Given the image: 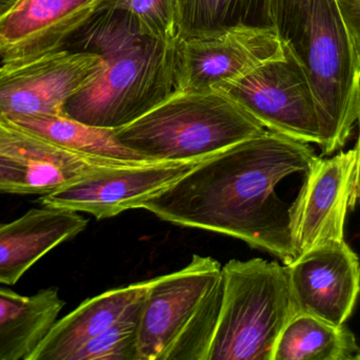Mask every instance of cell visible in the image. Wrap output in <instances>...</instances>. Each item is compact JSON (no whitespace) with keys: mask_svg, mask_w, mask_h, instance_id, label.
Returning a JSON list of instances; mask_svg holds the SVG:
<instances>
[{"mask_svg":"<svg viewBox=\"0 0 360 360\" xmlns=\"http://www.w3.org/2000/svg\"><path fill=\"white\" fill-rule=\"evenodd\" d=\"M103 0H20L0 19L2 65L38 58L63 49Z\"/></svg>","mask_w":360,"mask_h":360,"instance_id":"cell-13","label":"cell"},{"mask_svg":"<svg viewBox=\"0 0 360 360\" xmlns=\"http://www.w3.org/2000/svg\"><path fill=\"white\" fill-rule=\"evenodd\" d=\"M266 129L220 90L177 92L134 122L118 141L160 162L203 160Z\"/></svg>","mask_w":360,"mask_h":360,"instance_id":"cell-5","label":"cell"},{"mask_svg":"<svg viewBox=\"0 0 360 360\" xmlns=\"http://www.w3.org/2000/svg\"><path fill=\"white\" fill-rule=\"evenodd\" d=\"M0 154L25 169V194L40 196L101 171L146 163L86 156L4 125H0Z\"/></svg>","mask_w":360,"mask_h":360,"instance_id":"cell-14","label":"cell"},{"mask_svg":"<svg viewBox=\"0 0 360 360\" xmlns=\"http://www.w3.org/2000/svg\"><path fill=\"white\" fill-rule=\"evenodd\" d=\"M221 310L207 360H272L298 312L287 266L262 258L222 266Z\"/></svg>","mask_w":360,"mask_h":360,"instance_id":"cell-6","label":"cell"},{"mask_svg":"<svg viewBox=\"0 0 360 360\" xmlns=\"http://www.w3.org/2000/svg\"><path fill=\"white\" fill-rule=\"evenodd\" d=\"M0 192L25 194V169L8 156L0 154Z\"/></svg>","mask_w":360,"mask_h":360,"instance_id":"cell-23","label":"cell"},{"mask_svg":"<svg viewBox=\"0 0 360 360\" xmlns=\"http://www.w3.org/2000/svg\"><path fill=\"white\" fill-rule=\"evenodd\" d=\"M0 125L86 156L129 162H160L148 160L122 145L115 137L114 129L84 124L63 114L15 116Z\"/></svg>","mask_w":360,"mask_h":360,"instance_id":"cell-18","label":"cell"},{"mask_svg":"<svg viewBox=\"0 0 360 360\" xmlns=\"http://www.w3.org/2000/svg\"><path fill=\"white\" fill-rule=\"evenodd\" d=\"M177 42L146 35L130 13L103 1L61 49L103 59L101 71L65 103L63 116L110 129L134 122L179 92Z\"/></svg>","mask_w":360,"mask_h":360,"instance_id":"cell-2","label":"cell"},{"mask_svg":"<svg viewBox=\"0 0 360 360\" xmlns=\"http://www.w3.org/2000/svg\"><path fill=\"white\" fill-rule=\"evenodd\" d=\"M63 306L56 287L22 296L0 287V360H29Z\"/></svg>","mask_w":360,"mask_h":360,"instance_id":"cell-17","label":"cell"},{"mask_svg":"<svg viewBox=\"0 0 360 360\" xmlns=\"http://www.w3.org/2000/svg\"><path fill=\"white\" fill-rule=\"evenodd\" d=\"M355 360H360V351L359 352V354L356 355V357H355Z\"/></svg>","mask_w":360,"mask_h":360,"instance_id":"cell-27","label":"cell"},{"mask_svg":"<svg viewBox=\"0 0 360 360\" xmlns=\"http://www.w3.org/2000/svg\"><path fill=\"white\" fill-rule=\"evenodd\" d=\"M143 302L133 306L101 335L75 351L69 360H139L137 340Z\"/></svg>","mask_w":360,"mask_h":360,"instance_id":"cell-21","label":"cell"},{"mask_svg":"<svg viewBox=\"0 0 360 360\" xmlns=\"http://www.w3.org/2000/svg\"><path fill=\"white\" fill-rule=\"evenodd\" d=\"M270 25L312 89L323 156L350 139L360 105V61L338 0H266Z\"/></svg>","mask_w":360,"mask_h":360,"instance_id":"cell-3","label":"cell"},{"mask_svg":"<svg viewBox=\"0 0 360 360\" xmlns=\"http://www.w3.org/2000/svg\"><path fill=\"white\" fill-rule=\"evenodd\" d=\"M103 69L101 55L59 50L0 67V124L20 116L63 114L65 103Z\"/></svg>","mask_w":360,"mask_h":360,"instance_id":"cell-8","label":"cell"},{"mask_svg":"<svg viewBox=\"0 0 360 360\" xmlns=\"http://www.w3.org/2000/svg\"><path fill=\"white\" fill-rule=\"evenodd\" d=\"M285 55V48L270 25L231 27L179 39V92L216 90Z\"/></svg>","mask_w":360,"mask_h":360,"instance_id":"cell-9","label":"cell"},{"mask_svg":"<svg viewBox=\"0 0 360 360\" xmlns=\"http://www.w3.org/2000/svg\"><path fill=\"white\" fill-rule=\"evenodd\" d=\"M356 152L317 159L304 173L289 207V228L297 258L331 241L345 240V224L354 184Z\"/></svg>","mask_w":360,"mask_h":360,"instance_id":"cell-11","label":"cell"},{"mask_svg":"<svg viewBox=\"0 0 360 360\" xmlns=\"http://www.w3.org/2000/svg\"><path fill=\"white\" fill-rule=\"evenodd\" d=\"M357 122H359V135L355 146L356 152V164H355L354 184H353L352 197H351L350 209H353L360 204V105L359 113H357Z\"/></svg>","mask_w":360,"mask_h":360,"instance_id":"cell-25","label":"cell"},{"mask_svg":"<svg viewBox=\"0 0 360 360\" xmlns=\"http://www.w3.org/2000/svg\"><path fill=\"white\" fill-rule=\"evenodd\" d=\"M86 225L88 219L77 211L44 205L0 224V285L18 283L36 262Z\"/></svg>","mask_w":360,"mask_h":360,"instance_id":"cell-15","label":"cell"},{"mask_svg":"<svg viewBox=\"0 0 360 360\" xmlns=\"http://www.w3.org/2000/svg\"><path fill=\"white\" fill-rule=\"evenodd\" d=\"M149 283L110 290L82 302L67 316L57 319L29 360H69L75 351L143 302Z\"/></svg>","mask_w":360,"mask_h":360,"instance_id":"cell-16","label":"cell"},{"mask_svg":"<svg viewBox=\"0 0 360 360\" xmlns=\"http://www.w3.org/2000/svg\"><path fill=\"white\" fill-rule=\"evenodd\" d=\"M287 268L298 312L334 325L347 323L360 293V262L346 241L319 245Z\"/></svg>","mask_w":360,"mask_h":360,"instance_id":"cell-12","label":"cell"},{"mask_svg":"<svg viewBox=\"0 0 360 360\" xmlns=\"http://www.w3.org/2000/svg\"><path fill=\"white\" fill-rule=\"evenodd\" d=\"M359 351L346 325L297 312L281 331L272 360H355Z\"/></svg>","mask_w":360,"mask_h":360,"instance_id":"cell-19","label":"cell"},{"mask_svg":"<svg viewBox=\"0 0 360 360\" xmlns=\"http://www.w3.org/2000/svg\"><path fill=\"white\" fill-rule=\"evenodd\" d=\"M177 38L270 25L266 0H175Z\"/></svg>","mask_w":360,"mask_h":360,"instance_id":"cell-20","label":"cell"},{"mask_svg":"<svg viewBox=\"0 0 360 360\" xmlns=\"http://www.w3.org/2000/svg\"><path fill=\"white\" fill-rule=\"evenodd\" d=\"M20 0H0V19L8 14Z\"/></svg>","mask_w":360,"mask_h":360,"instance_id":"cell-26","label":"cell"},{"mask_svg":"<svg viewBox=\"0 0 360 360\" xmlns=\"http://www.w3.org/2000/svg\"><path fill=\"white\" fill-rule=\"evenodd\" d=\"M222 266L194 255L151 279L139 314V360H207L221 310Z\"/></svg>","mask_w":360,"mask_h":360,"instance_id":"cell-4","label":"cell"},{"mask_svg":"<svg viewBox=\"0 0 360 360\" xmlns=\"http://www.w3.org/2000/svg\"><path fill=\"white\" fill-rule=\"evenodd\" d=\"M203 160L146 162L101 171L44 194L39 203L89 213L98 220L116 217L141 209Z\"/></svg>","mask_w":360,"mask_h":360,"instance_id":"cell-10","label":"cell"},{"mask_svg":"<svg viewBox=\"0 0 360 360\" xmlns=\"http://www.w3.org/2000/svg\"><path fill=\"white\" fill-rule=\"evenodd\" d=\"M309 144L266 129L197 164L141 209L166 222L239 239L289 266L297 259L277 188L316 162Z\"/></svg>","mask_w":360,"mask_h":360,"instance_id":"cell-1","label":"cell"},{"mask_svg":"<svg viewBox=\"0 0 360 360\" xmlns=\"http://www.w3.org/2000/svg\"><path fill=\"white\" fill-rule=\"evenodd\" d=\"M338 4L360 61V0H338Z\"/></svg>","mask_w":360,"mask_h":360,"instance_id":"cell-24","label":"cell"},{"mask_svg":"<svg viewBox=\"0 0 360 360\" xmlns=\"http://www.w3.org/2000/svg\"><path fill=\"white\" fill-rule=\"evenodd\" d=\"M216 90L234 99L268 130L323 147L321 116L312 89L287 51L281 58L266 61Z\"/></svg>","mask_w":360,"mask_h":360,"instance_id":"cell-7","label":"cell"},{"mask_svg":"<svg viewBox=\"0 0 360 360\" xmlns=\"http://www.w3.org/2000/svg\"><path fill=\"white\" fill-rule=\"evenodd\" d=\"M105 4L130 13L141 32L162 42H176L175 0H103Z\"/></svg>","mask_w":360,"mask_h":360,"instance_id":"cell-22","label":"cell"}]
</instances>
